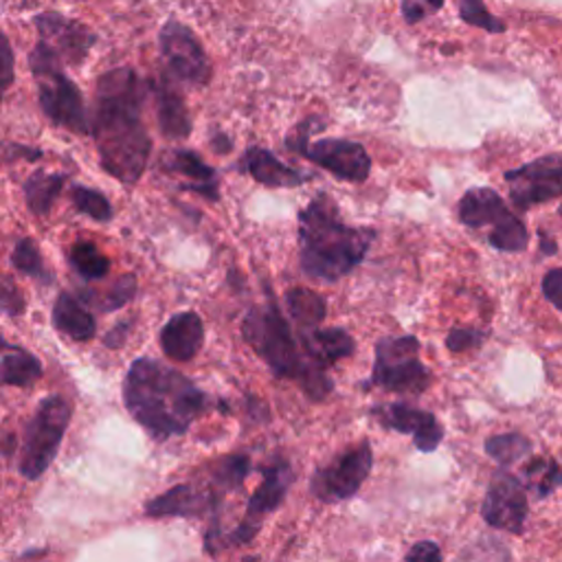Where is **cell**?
Here are the masks:
<instances>
[{"label":"cell","mask_w":562,"mask_h":562,"mask_svg":"<svg viewBox=\"0 0 562 562\" xmlns=\"http://www.w3.org/2000/svg\"><path fill=\"white\" fill-rule=\"evenodd\" d=\"M457 216L462 225L470 229L492 227L488 234V242L497 251L518 253L527 249L529 234L525 225L505 207L503 199L494 190H490V187L468 190L457 205Z\"/></svg>","instance_id":"8"},{"label":"cell","mask_w":562,"mask_h":562,"mask_svg":"<svg viewBox=\"0 0 562 562\" xmlns=\"http://www.w3.org/2000/svg\"><path fill=\"white\" fill-rule=\"evenodd\" d=\"M459 16H462L464 23H468L473 27H479V29H486L490 34H503L505 32V25L486 10L483 0H459Z\"/></svg>","instance_id":"34"},{"label":"cell","mask_w":562,"mask_h":562,"mask_svg":"<svg viewBox=\"0 0 562 562\" xmlns=\"http://www.w3.org/2000/svg\"><path fill=\"white\" fill-rule=\"evenodd\" d=\"M284 301H286L288 314L299 325V330H314L325 319L327 303L319 292H314L310 288H301V286L290 288L286 292Z\"/></svg>","instance_id":"26"},{"label":"cell","mask_w":562,"mask_h":562,"mask_svg":"<svg viewBox=\"0 0 562 562\" xmlns=\"http://www.w3.org/2000/svg\"><path fill=\"white\" fill-rule=\"evenodd\" d=\"M486 340V334L481 330H473V327H453L446 336V347L455 354L462 351H473L479 349Z\"/></svg>","instance_id":"35"},{"label":"cell","mask_w":562,"mask_h":562,"mask_svg":"<svg viewBox=\"0 0 562 562\" xmlns=\"http://www.w3.org/2000/svg\"><path fill=\"white\" fill-rule=\"evenodd\" d=\"M150 88L156 101V119H158L160 134L171 141H184L192 134L194 123L182 99V93L169 80V75H160L158 82H150Z\"/></svg>","instance_id":"20"},{"label":"cell","mask_w":562,"mask_h":562,"mask_svg":"<svg viewBox=\"0 0 562 562\" xmlns=\"http://www.w3.org/2000/svg\"><path fill=\"white\" fill-rule=\"evenodd\" d=\"M212 147L218 152V154H227V152H231V147H234V143H231V139L227 136V134H214V139H212Z\"/></svg>","instance_id":"42"},{"label":"cell","mask_w":562,"mask_h":562,"mask_svg":"<svg viewBox=\"0 0 562 562\" xmlns=\"http://www.w3.org/2000/svg\"><path fill=\"white\" fill-rule=\"evenodd\" d=\"M12 266L25 275V277H32L40 284H53V273L45 266V260H43V253L38 249V244L32 240V238H21L16 244H14V251H12Z\"/></svg>","instance_id":"28"},{"label":"cell","mask_w":562,"mask_h":562,"mask_svg":"<svg viewBox=\"0 0 562 562\" xmlns=\"http://www.w3.org/2000/svg\"><path fill=\"white\" fill-rule=\"evenodd\" d=\"M242 336L277 379L297 383L312 403H321L332 394L334 383L323 367L308 358L271 290L266 303L253 306L247 312Z\"/></svg>","instance_id":"4"},{"label":"cell","mask_w":562,"mask_h":562,"mask_svg":"<svg viewBox=\"0 0 562 562\" xmlns=\"http://www.w3.org/2000/svg\"><path fill=\"white\" fill-rule=\"evenodd\" d=\"M542 292L545 297L562 312V268H553L542 279Z\"/></svg>","instance_id":"37"},{"label":"cell","mask_w":562,"mask_h":562,"mask_svg":"<svg viewBox=\"0 0 562 562\" xmlns=\"http://www.w3.org/2000/svg\"><path fill=\"white\" fill-rule=\"evenodd\" d=\"M158 47L171 77L199 88L210 84L212 62L190 27H184L178 21L165 23L158 34Z\"/></svg>","instance_id":"11"},{"label":"cell","mask_w":562,"mask_h":562,"mask_svg":"<svg viewBox=\"0 0 562 562\" xmlns=\"http://www.w3.org/2000/svg\"><path fill=\"white\" fill-rule=\"evenodd\" d=\"M69 260L77 275L86 282H99L110 273V260L93 242L73 244L69 251Z\"/></svg>","instance_id":"29"},{"label":"cell","mask_w":562,"mask_h":562,"mask_svg":"<svg viewBox=\"0 0 562 562\" xmlns=\"http://www.w3.org/2000/svg\"><path fill=\"white\" fill-rule=\"evenodd\" d=\"M560 216H562V205H560Z\"/></svg>","instance_id":"46"},{"label":"cell","mask_w":562,"mask_h":562,"mask_svg":"<svg viewBox=\"0 0 562 562\" xmlns=\"http://www.w3.org/2000/svg\"><path fill=\"white\" fill-rule=\"evenodd\" d=\"M132 325H134V321H132V319H130V321H121V323H117V325L106 334L104 345H106V347H110V349H119V347L125 343V338H128V334H130Z\"/></svg>","instance_id":"39"},{"label":"cell","mask_w":562,"mask_h":562,"mask_svg":"<svg viewBox=\"0 0 562 562\" xmlns=\"http://www.w3.org/2000/svg\"><path fill=\"white\" fill-rule=\"evenodd\" d=\"M150 91L134 69L121 67L97 82L91 134L101 167L123 184H136L147 169L152 139L143 123V101Z\"/></svg>","instance_id":"1"},{"label":"cell","mask_w":562,"mask_h":562,"mask_svg":"<svg viewBox=\"0 0 562 562\" xmlns=\"http://www.w3.org/2000/svg\"><path fill=\"white\" fill-rule=\"evenodd\" d=\"M407 560H442L444 553L440 549L438 542H431V540H425V542H416L407 553H405Z\"/></svg>","instance_id":"38"},{"label":"cell","mask_w":562,"mask_h":562,"mask_svg":"<svg viewBox=\"0 0 562 562\" xmlns=\"http://www.w3.org/2000/svg\"><path fill=\"white\" fill-rule=\"evenodd\" d=\"M527 510L529 505H527V494L523 483L505 470L494 473L481 505L483 521L490 527H497L510 534H521L525 527Z\"/></svg>","instance_id":"15"},{"label":"cell","mask_w":562,"mask_h":562,"mask_svg":"<svg viewBox=\"0 0 562 562\" xmlns=\"http://www.w3.org/2000/svg\"><path fill=\"white\" fill-rule=\"evenodd\" d=\"M29 69L38 84V101L47 119L75 134H91V117L84 95L73 80L62 71V58L40 40L29 53Z\"/></svg>","instance_id":"5"},{"label":"cell","mask_w":562,"mask_h":562,"mask_svg":"<svg viewBox=\"0 0 562 562\" xmlns=\"http://www.w3.org/2000/svg\"><path fill=\"white\" fill-rule=\"evenodd\" d=\"M425 3H427L433 12H438V10L444 8V0H425Z\"/></svg>","instance_id":"45"},{"label":"cell","mask_w":562,"mask_h":562,"mask_svg":"<svg viewBox=\"0 0 562 562\" xmlns=\"http://www.w3.org/2000/svg\"><path fill=\"white\" fill-rule=\"evenodd\" d=\"M223 497L225 492L218 490L214 483L199 486V483H178L163 492L160 497H154L145 503V516L150 518H201V516H214L218 518L223 510Z\"/></svg>","instance_id":"14"},{"label":"cell","mask_w":562,"mask_h":562,"mask_svg":"<svg viewBox=\"0 0 562 562\" xmlns=\"http://www.w3.org/2000/svg\"><path fill=\"white\" fill-rule=\"evenodd\" d=\"M295 481L292 466L286 457L275 455L271 462L262 466V483L258 490L249 497L247 503V516L240 521V525L231 534H220L214 547L210 549L212 555H218L227 547H240L249 545L262 529L264 516L279 510V505L286 501V494Z\"/></svg>","instance_id":"9"},{"label":"cell","mask_w":562,"mask_h":562,"mask_svg":"<svg viewBox=\"0 0 562 562\" xmlns=\"http://www.w3.org/2000/svg\"><path fill=\"white\" fill-rule=\"evenodd\" d=\"M3 385L5 387H32L43 379V362L25 347L5 343L3 345Z\"/></svg>","instance_id":"24"},{"label":"cell","mask_w":562,"mask_h":562,"mask_svg":"<svg viewBox=\"0 0 562 562\" xmlns=\"http://www.w3.org/2000/svg\"><path fill=\"white\" fill-rule=\"evenodd\" d=\"M527 486L534 490L538 499L549 497L553 490L562 486V468L553 459L545 457H534L525 468H523Z\"/></svg>","instance_id":"30"},{"label":"cell","mask_w":562,"mask_h":562,"mask_svg":"<svg viewBox=\"0 0 562 562\" xmlns=\"http://www.w3.org/2000/svg\"><path fill=\"white\" fill-rule=\"evenodd\" d=\"M403 16L409 25H416L425 19V10H422V5L414 3V0H403Z\"/></svg>","instance_id":"40"},{"label":"cell","mask_w":562,"mask_h":562,"mask_svg":"<svg viewBox=\"0 0 562 562\" xmlns=\"http://www.w3.org/2000/svg\"><path fill=\"white\" fill-rule=\"evenodd\" d=\"M251 473V457L249 455H227L212 464V483L223 490H240Z\"/></svg>","instance_id":"31"},{"label":"cell","mask_w":562,"mask_h":562,"mask_svg":"<svg viewBox=\"0 0 562 562\" xmlns=\"http://www.w3.org/2000/svg\"><path fill=\"white\" fill-rule=\"evenodd\" d=\"M371 416L390 431L414 435V444L422 453H433L444 440V427L431 411L405 403L373 407Z\"/></svg>","instance_id":"16"},{"label":"cell","mask_w":562,"mask_h":562,"mask_svg":"<svg viewBox=\"0 0 562 562\" xmlns=\"http://www.w3.org/2000/svg\"><path fill=\"white\" fill-rule=\"evenodd\" d=\"M540 242H542V253H547V255L555 253V244H553V242H549V240L545 238V234H540Z\"/></svg>","instance_id":"44"},{"label":"cell","mask_w":562,"mask_h":562,"mask_svg":"<svg viewBox=\"0 0 562 562\" xmlns=\"http://www.w3.org/2000/svg\"><path fill=\"white\" fill-rule=\"evenodd\" d=\"M51 321L58 332L77 343L91 340L97 334V321L93 312L86 310L84 301L75 299L71 292H60L51 310Z\"/></svg>","instance_id":"23"},{"label":"cell","mask_w":562,"mask_h":562,"mask_svg":"<svg viewBox=\"0 0 562 562\" xmlns=\"http://www.w3.org/2000/svg\"><path fill=\"white\" fill-rule=\"evenodd\" d=\"M160 165L165 171L180 174L190 178L192 182L180 184L182 192H194L205 196L212 203H218V174L212 165L203 160V156L194 150H169L160 158Z\"/></svg>","instance_id":"21"},{"label":"cell","mask_w":562,"mask_h":562,"mask_svg":"<svg viewBox=\"0 0 562 562\" xmlns=\"http://www.w3.org/2000/svg\"><path fill=\"white\" fill-rule=\"evenodd\" d=\"M510 201L527 212L534 205L562 196V154H547L527 165L505 171Z\"/></svg>","instance_id":"12"},{"label":"cell","mask_w":562,"mask_h":562,"mask_svg":"<svg viewBox=\"0 0 562 562\" xmlns=\"http://www.w3.org/2000/svg\"><path fill=\"white\" fill-rule=\"evenodd\" d=\"M486 453L501 466H510L531 453V442L518 433H503L486 442Z\"/></svg>","instance_id":"32"},{"label":"cell","mask_w":562,"mask_h":562,"mask_svg":"<svg viewBox=\"0 0 562 562\" xmlns=\"http://www.w3.org/2000/svg\"><path fill=\"white\" fill-rule=\"evenodd\" d=\"M67 184V174L58 171H34L25 182V201L34 216H47L62 194Z\"/></svg>","instance_id":"25"},{"label":"cell","mask_w":562,"mask_h":562,"mask_svg":"<svg viewBox=\"0 0 562 562\" xmlns=\"http://www.w3.org/2000/svg\"><path fill=\"white\" fill-rule=\"evenodd\" d=\"M158 343L163 354L174 362H187L199 356L205 345V323L199 312L187 310L174 314L160 330Z\"/></svg>","instance_id":"18"},{"label":"cell","mask_w":562,"mask_h":562,"mask_svg":"<svg viewBox=\"0 0 562 562\" xmlns=\"http://www.w3.org/2000/svg\"><path fill=\"white\" fill-rule=\"evenodd\" d=\"M238 169L249 174L255 182L271 187V190H292V187H299L308 180H312V176L308 171L295 169L286 163H282L271 150L266 147H249L240 163Z\"/></svg>","instance_id":"19"},{"label":"cell","mask_w":562,"mask_h":562,"mask_svg":"<svg viewBox=\"0 0 562 562\" xmlns=\"http://www.w3.org/2000/svg\"><path fill=\"white\" fill-rule=\"evenodd\" d=\"M73 418V405L60 396H47L25 429V442L21 449L19 470L25 479H40L56 462L64 435Z\"/></svg>","instance_id":"6"},{"label":"cell","mask_w":562,"mask_h":562,"mask_svg":"<svg viewBox=\"0 0 562 562\" xmlns=\"http://www.w3.org/2000/svg\"><path fill=\"white\" fill-rule=\"evenodd\" d=\"M316 163L321 169L334 174L345 182H362L369 178L371 158L362 143L349 139H319L306 141L292 150Z\"/></svg>","instance_id":"13"},{"label":"cell","mask_w":562,"mask_h":562,"mask_svg":"<svg viewBox=\"0 0 562 562\" xmlns=\"http://www.w3.org/2000/svg\"><path fill=\"white\" fill-rule=\"evenodd\" d=\"M136 288H139L136 277L134 275H123L108 290H101V292L84 290L82 301L91 303L97 312H115V310L128 306L136 297Z\"/></svg>","instance_id":"27"},{"label":"cell","mask_w":562,"mask_h":562,"mask_svg":"<svg viewBox=\"0 0 562 562\" xmlns=\"http://www.w3.org/2000/svg\"><path fill=\"white\" fill-rule=\"evenodd\" d=\"M299 340H301L308 358L323 369L351 356L356 349L354 336L340 327L299 330Z\"/></svg>","instance_id":"22"},{"label":"cell","mask_w":562,"mask_h":562,"mask_svg":"<svg viewBox=\"0 0 562 562\" xmlns=\"http://www.w3.org/2000/svg\"><path fill=\"white\" fill-rule=\"evenodd\" d=\"M25 156V154H29L32 156V160H38L40 156H43V152L40 150H32V147H25V145H10L8 147V158L10 156Z\"/></svg>","instance_id":"43"},{"label":"cell","mask_w":562,"mask_h":562,"mask_svg":"<svg viewBox=\"0 0 562 562\" xmlns=\"http://www.w3.org/2000/svg\"><path fill=\"white\" fill-rule=\"evenodd\" d=\"M431 371L420 360L418 336H383L376 343V360H373L369 385L394 394L420 396L431 387Z\"/></svg>","instance_id":"7"},{"label":"cell","mask_w":562,"mask_h":562,"mask_svg":"<svg viewBox=\"0 0 562 562\" xmlns=\"http://www.w3.org/2000/svg\"><path fill=\"white\" fill-rule=\"evenodd\" d=\"M0 303H3V312L8 316H21L25 312V297L23 292L16 288L12 277L3 279V295H0Z\"/></svg>","instance_id":"36"},{"label":"cell","mask_w":562,"mask_h":562,"mask_svg":"<svg viewBox=\"0 0 562 562\" xmlns=\"http://www.w3.org/2000/svg\"><path fill=\"white\" fill-rule=\"evenodd\" d=\"M299 220V264L306 277L332 284L347 277L367 258L376 231L343 223L338 205L325 194H316L297 216Z\"/></svg>","instance_id":"3"},{"label":"cell","mask_w":562,"mask_h":562,"mask_svg":"<svg viewBox=\"0 0 562 562\" xmlns=\"http://www.w3.org/2000/svg\"><path fill=\"white\" fill-rule=\"evenodd\" d=\"M71 201H73V207L80 214L88 216L95 223L112 220V205L97 190H88V187H84V184H73L71 187Z\"/></svg>","instance_id":"33"},{"label":"cell","mask_w":562,"mask_h":562,"mask_svg":"<svg viewBox=\"0 0 562 562\" xmlns=\"http://www.w3.org/2000/svg\"><path fill=\"white\" fill-rule=\"evenodd\" d=\"M3 51H5V91L14 84V51L10 40H3Z\"/></svg>","instance_id":"41"},{"label":"cell","mask_w":562,"mask_h":562,"mask_svg":"<svg viewBox=\"0 0 562 562\" xmlns=\"http://www.w3.org/2000/svg\"><path fill=\"white\" fill-rule=\"evenodd\" d=\"M123 403L134 422L158 442L184 435L212 409V398L192 379L154 358L130 364Z\"/></svg>","instance_id":"2"},{"label":"cell","mask_w":562,"mask_h":562,"mask_svg":"<svg viewBox=\"0 0 562 562\" xmlns=\"http://www.w3.org/2000/svg\"><path fill=\"white\" fill-rule=\"evenodd\" d=\"M373 468V451L367 440L338 453L327 466L314 470L310 492L321 503H338L351 499L367 481Z\"/></svg>","instance_id":"10"},{"label":"cell","mask_w":562,"mask_h":562,"mask_svg":"<svg viewBox=\"0 0 562 562\" xmlns=\"http://www.w3.org/2000/svg\"><path fill=\"white\" fill-rule=\"evenodd\" d=\"M40 40H45L67 64H82L93 49L97 36L82 23L58 12H45L34 19Z\"/></svg>","instance_id":"17"}]
</instances>
